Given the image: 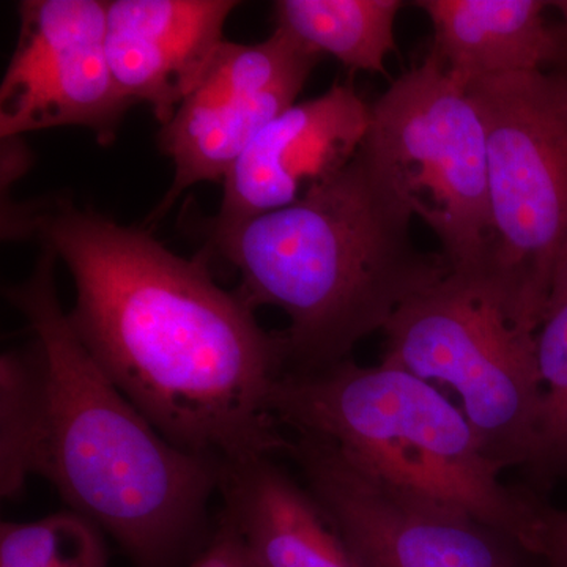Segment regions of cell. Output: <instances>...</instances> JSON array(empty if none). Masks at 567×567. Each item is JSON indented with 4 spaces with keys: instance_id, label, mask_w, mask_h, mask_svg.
I'll return each mask as SVG.
<instances>
[{
    "instance_id": "cell-18",
    "label": "cell",
    "mask_w": 567,
    "mask_h": 567,
    "mask_svg": "<svg viewBox=\"0 0 567 567\" xmlns=\"http://www.w3.org/2000/svg\"><path fill=\"white\" fill-rule=\"evenodd\" d=\"M0 567H111L104 533L74 511L0 525Z\"/></svg>"
},
{
    "instance_id": "cell-12",
    "label": "cell",
    "mask_w": 567,
    "mask_h": 567,
    "mask_svg": "<svg viewBox=\"0 0 567 567\" xmlns=\"http://www.w3.org/2000/svg\"><path fill=\"white\" fill-rule=\"evenodd\" d=\"M234 0H112L106 51L112 74L133 104L147 103L166 125L223 47Z\"/></svg>"
},
{
    "instance_id": "cell-16",
    "label": "cell",
    "mask_w": 567,
    "mask_h": 567,
    "mask_svg": "<svg viewBox=\"0 0 567 567\" xmlns=\"http://www.w3.org/2000/svg\"><path fill=\"white\" fill-rule=\"evenodd\" d=\"M48 382L35 341L0 357V495L14 502L40 476L48 442Z\"/></svg>"
},
{
    "instance_id": "cell-8",
    "label": "cell",
    "mask_w": 567,
    "mask_h": 567,
    "mask_svg": "<svg viewBox=\"0 0 567 567\" xmlns=\"http://www.w3.org/2000/svg\"><path fill=\"white\" fill-rule=\"evenodd\" d=\"M281 454L358 567H527L536 558L468 511L395 486L322 440L286 434Z\"/></svg>"
},
{
    "instance_id": "cell-13",
    "label": "cell",
    "mask_w": 567,
    "mask_h": 567,
    "mask_svg": "<svg viewBox=\"0 0 567 567\" xmlns=\"http://www.w3.org/2000/svg\"><path fill=\"white\" fill-rule=\"evenodd\" d=\"M259 456L221 466V516L257 567H358L301 481Z\"/></svg>"
},
{
    "instance_id": "cell-1",
    "label": "cell",
    "mask_w": 567,
    "mask_h": 567,
    "mask_svg": "<svg viewBox=\"0 0 567 567\" xmlns=\"http://www.w3.org/2000/svg\"><path fill=\"white\" fill-rule=\"evenodd\" d=\"M69 268L70 322L115 386L171 443L218 465L276 456L286 432L270 398L287 369L282 333H268L251 306L133 227L70 200L22 210Z\"/></svg>"
},
{
    "instance_id": "cell-4",
    "label": "cell",
    "mask_w": 567,
    "mask_h": 567,
    "mask_svg": "<svg viewBox=\"0 0 567 567\" xmlns=\"http://www.w3.org/2000/svg\"><path fill=\"white\" fill-rule=\"evenodd\" d=\"M270 410L289 434L322 440L395 486L462 507L536 557L540 495L499 481L464 412L432 383L349 358L284 374Z\"/></svg>"
},
{
    "instance_id": "cell-3",
    "label": "cell",
    "mask_w": 567,
    "mask_h": 567,
    "mask_svg": "<svg viewBox=\"0 0 567 567\" xmlns=\"http://www.w3.org/2000/svg\"><path fill=\"white\" fill-rule=\"evenodd\" d=\"M412 221L358 151L289 207L235 226L208 224L207 235L237 268L238 297L289 319L286 374H298L349 360L402 305L450 274L442 254L417 248Z\"/></svg>"
},
{
    "instance_id": "cell-10",
    "label": "cell",
    "mask_w": 567,
    "mask_h": 567,
    "mask_svg": "<svg viewBox=\"0 0 567 567\" xmlns=\"http://www.w3.org/2000/svg\"><path fill=\"white\" fill-rule=\"evenodd\" d=\"M322 55L282 29L260 43L224 41L196 89L162 126L174 181L155 216L189 186L221 182L268 123L297 103Z\"/></svg>"
},
{
    "instance_id": "cell-2",
    "label": "cell",
    "mask_w": 567,
    "mask_h": 567,
    "mask_svg": "<svg viewBox=\"0 0 567 567\" xmlns=\"http://www.w3.org/2000/svg\"><path fill=\"white\" fill-rule=\"evenodd\" d=\"M48 246L29 278L3 289L39 344L48 382L40 476L134 567H188L215 532L221 465L171 443L115 386L78 338Z\"/></svg>"
},
{
    "instance_id": "cell-19",
    "label": "cell",
    "mask_w": 567,
    "mask_h": 567,
    "mask_svg": "<svg viewBox=\"0 0 567 567\" xmlns=\"http://www.w3.org/2000/svg\"><path fill=\"white\" fill-rule=\"evenodd\" d=\"M188 567H257L237 529L226 517H216L212 539Z\"/></svg>"
},
{
    "instance_id": "cell-14",
    "label": "cell",
    "mask_w": 567,
    "mask_h": 567,
    "mask_svg": "<svg viewBox=\"0 0 567 567\" xmlns=\"http://www.w3.org/2000/svg\"><path fill=\"white\" fill-rule=\"evenodd\" d=\"M434 28L432 54L458 82L532 73L554 65L557 20L543 0H420Z\"/></svg>"
},
{
    "instance_id": "cell-5",
    "label": "cell",
    "mask_w": 567,
    "mask_h": 567,
    "mask_svg": "<svg viewBox=\"0 0 567 567\" xmlns=\"http://www.w3.org/2000/svg\"><path fill=\"white\" fill-rule=\"evenodd\" d=\"M487 137L492 248L480 281L537 333L567 244V74L554 69L466 87Z\"/></svg>"
},
{
    "instance_id": "cell-15",
    "label": "cell",
    "mask_w": 567,
    "mask_h": 567,
    "mask_svg": "<svg viewBox=\"0 0 567 567\" xmlns=\"http://www.w3.org/2000/svg\"><path fill=\"white\" fill-rule=\"evenodd\" d=\"M402 7L399 0H278L275 24L317 54L333 55L347 69L386 74Z\"/></svg>"
},
{
    "instance_id": "cell-21",
    "label": "cell",
    "mask_w": 567,
    "mask_h": 567,
    "mask_svg": "<svg viewBox=\"0 0 567 567\" xmlns=\"http://www.w3.org/2000/svg\"><path fill=\"white\" fill-rule=\"evenodd\" d=\"M551 9L557 11V31H558V55L554 69L565 71L567 74V0L551 2ZM550 66V69H551Z\"/></svg>"
},
{
    "instance_id": "cell-7",
    "label": "cell",
    "mask_w": 567,
    "mask_h": 567,
    "mask_svg": "<svg viewBox=\"0 0 567 567\" xmlns=\"http://www.w3.org/2000/svg\"><path fill=\"white\" fill-rule=\"evenodd\" d=\"M382 333V361L450 388L499 472L528 468L544 399L536 333L483 284L447 274L402 305Z\"/></svg>"
},
{
    "instance_id": "cell-20",
    "label": "cell",
    "mask_w": 567,
    "mask_h": 567,
    "mask_svg": "<svg viewBox=\"0 0 567 567\" xmlns=\"http://www.w3.org/2000/svg\"><path fill=\"white\" fill-rule=\"evenodd\" d=\"M547 567H567V511L539 498L537 554Z\"/></svg>"
},
{
    "instance_id": "cell-9",
    "label": "cell",
    "mask_w": 567,
    "mask_h": 567,
    "mask_svg": "<svg viewBox=\"0 0 567 567\" xmlns=\"http://www.w3.org/2000/svg\"><path fill=\"white\" fill-rule=\"evenodd\" d=\"M20 37L0 85V136L84 126L110 145L133 103L112 74L107 2L24 0Z\"/></svg>"
},
{
    "instance_id": "cell-17",
    "label": "cell",
    "mask_w": 567,
    "mask_h": 567,
    "mask_svg": "<svg viewBox=\"0 0 567 567\" xmlns=\"http://www.w3.org/2000/svg\"><path fill=\"white\" fill-rule=\"evenodd\" d=\"M544 399L532 464L529 491L546 494L567 484V244L559 254L543 322L536 333Z\"/></svg>"
},
{
    "instance_id": "cell-11",
    "label": "cell",
    "mask_w": 567,
    "mask_h": 567,
    "mask_svg": "<svg viewBox=\"0 0 567 567\" xmlns=\"http://www.w3.org/2000/svg\"><path fill=\"white\" fill-rule=\"evenodd\" d=\"M371 106L352 84H334L295 103L257 134L223 181L210 226H235L289 207L316 183L352 162L368 132Z\"/></svg>"
},
{
    "instance_id": "cell-6",
    "label": "cell",
    "mask_w": 567,
    "mask_h": 567,
    "mask_svg": "<svg viewBox=\"0 0 567 567\" xmlns=\"http://www.w3.org/2000/svg\"><path fill=\"white\" fill-rule=\"evenodd\" d=\"M360 155L380 188L439 238L450 274L480 279L492 248L486 128L432 52L371 104Z\"/></svg>"
}]
</instances>
